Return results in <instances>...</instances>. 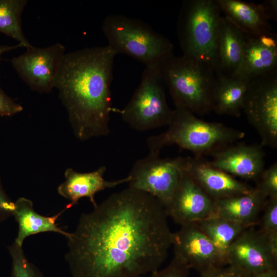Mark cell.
<instances>
[{"label":"cell","instance_id":"d6986e66","mask_svg":"<svg viewBox=\"0 0 277 277\" xmlns=\"http://www.w3.org/2000/svg\"><path fill=\"white\" fill-rule=\"evenodd\" d=\"M268 198L254 188L246 194L214 201V216L245 228L258 224Z\"/></svg>","mask_w":277,"mask_h":277},{"label":"cell","instance_id":"277c9868","mask_svg":"<svg viewBox=\"0 0 277 277\" xmlns=\"http://www.w3.org/2000/svg\"><path fill=\"white\" fill-rule=\"evenodd\" d=\"M175 107L200 115L212 111L216 81L213 68L184 55L172 54L160 66Z\"/></svg>","mask_w":277,"mask_h":277},{"label":"cell","instance_id":"d4e9b609","mask_svg":"<svg viewBox=\"0 0 277 277\" xmlns=\"http://www.w3.org/2000/svg\"><path fill=\"white\" fill-rule=\"evenodd\" d=\"M8 250L12 259L10 277H44L39 269L26 257L23 246L14 242Z\"/></svg>","mask_w":277,"mask_h":277},{"label":"cell","instance_id":"4316f807","mask_svg":"<svg viewBox=\"0 0 277 277\" xmlns=\"http://www.w3.org/2000/svg\"><path fill=\"white\" fill-rule=\"evenodd\" d=\"M255 187L268 198H277V163L263 171Z\"/></svg>","mask_w":277,"mask_h":277},{"label":"cell","instance_id":"7c38bea8","mask_svg":"<svg viewBox=\"0 0 277 277\" xmlns=\"http://www.w3.org/2000/svg\"><path fill=\"white\" fill-rule=\"evenodd\" d=\"M172 246L174 256L200 273L224 266L214 246L196 223L181 226L173 233Z\"/></svg>","mask_w":277,"mask_h":277},{"label":"cell","instance_id":"484cf974","mask_svg":"<svg viewBox=\"0 0 277 277\" xmlns=\"http://www.w3.org/2000/svg\"><path fill=\"white\" fill-rule=\"evenodd\" d=\"M263 211L258 230L268 240L277 238V198H268Z\"/></svg>","mask_w":277,"mask_h":277},{"label":"cell","instance_id":"9c48e42d","mask_svg":"<svg viewBox=\"0 0 277 277\" xmlns=\"http://www.w3.org/2000/svg\"><path fill=\"white\" fill-rule=\"evenodd\" d=\"M263 146L277 147V71L250 81L243 109Z\"/></svg>","mask_w":277,"mask_h":277},{"label":"cell","instance_id":"2e32d148","mask_svg":"<svg viewBox=\"0 0 277 277\" xmlns=\"http://www.w3.org/2000/svg\"><path fill=\"white\" fill-rule=\"evenodd\" d=\"M186 171L213 201L248 193L254 189L211 166L202 157H188Z\"/></svg>","mask_w":277,"mask_h":277},{"label":"cell","instance_id":"8fae6325","mask_svg":"<svg viewBox=\"0 0 277 277\" xmlns=\"http://www.w3.org/2000/svg\"><path fill=\"white\" fill-rule=\"evenodd\" d=\"M227 265L248 275L277 268V252L268 239L253 226L245 229L231 245Z\"/></svg>","mask_w":277,"mask_h":277},{"label":"cell","instance_id":"4fadbf2b","mask_svg":"<svg viewBox=\"0 0 277 277\" xmlns=\"http://www.w3.org/2000/svg\"><path fill=\"white\" fill-rule=\"evenodd\" d=\"M166 211L183 226L214 216V203L186 170Z\"/></svg>","mask_w":277,"mask_h":277},{"label":"cell","instance_id":"d6a6232c","mask_svg":"<svg viewBox=\"0 0 277 277\" xmlns=\"http://www.w3.org/2000/svg\"><path fill=\"white\" fill-rule=\"evenodd\" d=\"M249 277H277V268L249 275Z\"/></svg>","mask_w":277,"mask_h":277},{"label":"cell","instance_id":"f546056e","mask_svg":"<svg viewBox=\"0 0 277 277\" xmlns=\"http://www.w3.org/2000/svg\"><path fill=\"white\" fill-rule=\"evenodd\" d=\"M23 107L0 88V116H11L21 112Z\"/></svg>","mask_w":277,"mask_h":277},{"label":"cell","instance_id":"836d02e7","mask_svg":"<svg viewBox=\"0 0 277 277\" xmlns=\"http://www.w3.org/2000/svg\"><path fill=\"white\" fill-rule=\"evenodd\" d=\"M24 47V46L21 44H17L15 45L8 46V45H0V61L1 60L2 55L3 53L8 52L9 51L20 48Z\"/></svg>","mask_w":277,"mask_h":277},{"label":"cell","instance_id":"ac0fdd59","mask_svg":"<svg viewBox=\"0 0 277 277\" xmlns=\"http://www.w3.org/2000/svg\"><path fill=\"white\" fill-rule=\"evenodd\" d=\"M245 34L225 16L217 33L214 69L216 73L235 77L242 63Z\"/></svg>","mask_w":277,"mask_h":277},{"label":"cell","instance_id":"30bf717a","mask_svg":"<svg viewBox=\"0 0 277 277\" xmlns=\"http://www.w3.org/2000/svg\"><path fill=\"white\" fill-rule=\"evenodd\" d=\"M65 47L57 43L44 48L32 46L13 57L11 64L24 83L39 93H48L55 87Z\"/></svg>","mask_w":277,"mask_h":277},{"label":"cell","instance_id":"f1b7e54d","mask_svg":"<svg viewBox=\"0 0 277 277\" xmlns=\"http://www.w3.org/2000/svg\"><path fill=\"white\" fill-rule=\"evenodd\" d=\"M200 273V277H249V275L230 265L213 268Z\"/></svg>","mask_w":277,"mask_h":277},{"label":"cell","instance_id":"4dcf8cb0","mask_svg":"<svg viewBox=\"0 0 277 277\" xmlns=\"http://www.w3.org/2000/svg\"><path fill=\"white\" fill-rule=\"evenodd\" d=\"M14 208L15 202L7 195L0 181V222L12 216Z\"/></svg>","mask_w":277,"mask_h":277},{"label":"cell","instance_id":"7a4b0ae2","mask_svg":"<svg viewBox=\"0 0 277 277\" xmlns=\"http://www.w3.org/2000/svg\"><path fill=\"white\" fill-rule=\"evenodd\" d=\"M116 55L106 45L66 53L62 60L55 87L81 141L110 132V86Z\"/></svg>","mask_w":277,"mask_h":277},{"label":"cell","instance_id":"e575fe53","mask_svg":"<svg viewBox=\"0 0 277 277\" xmlns=\"http://www.w3.org/2000/svg\"><path fill=\"white\" fill-rule=\"evenodd\" d=\"M140 277H145V276H140Z\"/></svg>","mask_w":277,"mask_h":277},{"label":"cell","instance_id":"3957f363","mask_svg":"<svg viewBox=\"0 0 277 277\" xmlns=\"http://www.w3.org/2000/svg\"><path fill=\"white\" fill-rule=\"evenodd\" d=\"M167 130L147 140L149 153L160 154L165 146L176 145L202 157L222 149L243 138L245 133L239 129L197 118L190 111L175 107Z\"/></svg>","mask_w":277,"mask_h":277},{"label":"cell","instance_id":"52a82bcc","mask_svg":"<svg viewBox=\"0 0 277 277\" xmlns=\"http://www.w3.org/2000/svg\"><path fill=\"white\" fill-rule=\"evenodd\" d=\"M161 65L146 66L139 86L122 110H117L131 128L143 132L168 126L174 110L168 106Z\"/></svg>","mask_w":277,"mask_h":277},{"label":"cell","instance_id":"603a6c76","mask_svg":"<svg viewBox=\"0 0 277 277\" xmlns=\"http://www.w3.org/2000/svg\"><path fill=\"white\" fill-rule=\"evenodd\" d=\"M196 223L214 246L223 264L227 265L231 245L247 228L216 216Z\"/></svg>","mask_w":277,"mask_h":277},{"label":"cell","instance_id":"9a60e30c","mask_svg":"<svg viewBox=\"0 0 277 277\" xmlns=\"http://www.w3.org/2000/svg\"><path fill=\"white\" fill-rule=\"evenodd\" d=\"M277 36L273 31L245 34L243 56L235 77L250 81L276 70Z\"/></svg>","mask_w":277,"mask_h":277},{"label":"cell","instance_id":"1f68e13d","mask_svg":"<svg viewBox=\"0 0 277 277\" xmlns=\"http://www.w3.org/2000/svg\"><path fill=\"white\" fill-rule=\"evenodd\" d=\"M261 6L269 20H276L277 1L266 0L261 3Z\"/></svg>","mask_w":277,"mask_h":277},{"label":"cell","instance_id":"83f0119b","mask_svg":"<svg viewBox=\"0 0 277 277\" xmlns=\"http://www.w3.org/2000/svg\"><path fill=\"white\" fill-rule=\"evenodd\" d=\"M190 269L185 263L174 256L167 267L154 271L149 277H188Z\"/></svg>","mask_w":277,"mask_h":277},{"label":"cell","instance_id":"5b68a950","mask_svg":"<svg viewBox=\"0 0 277 277\" xmlns=\"http://www.w3.org/2000/svg\"><path fill=\"white\" fill-rule=\"evenodd\" d=\"M102 29L107 45L116 54H126L146 66L161 65L173 54V46L169 39L138 19L109 15L104 18Z\"/></svg>","mask_w":277,"mask_h":277},{"label":"cell","instance_id":"44dd1931","mask_svg":"<svg viewBox=\"0 0 277 277\" xmlns=\"http://www.w3.org/2000/svg\"><path fill=\"white\" fill-rule=\"evenodd\" d=\"M221 12L245 34H260L272 31L261 4L240 0H217Z\"/></svg>","mask_w":277,"mask_h":277},{"label":"cell","instance_id":"7402d4cb","mask_svg":"<svg viewBox=\"0 0 277 277\" xmlns=\"http://www.w3.org/2000/svg\"><path fill=\"white\" fill-rule=\"evenodd\" d=\"M249 82L216 73L212 111L221 115L240 116Z\"/></svg>","mask_w":277,"mask_h":277},{"label":"cell","instance_id":"6da1fadb","mask_svg":"<svg viewBox=\"0 0 277 277\" xmlns=\"http://www.w3.org/2000/svg\"><path fill=\"white\" fill-rule=\"evenodd\" d=\"M166 210L128 187L81 214L67 239L72 277H140L159 269L172 246Z\"/></svg>","mask_w":277,"mask_h":277},{"label":"cell","instance_id":"5bb4252c","mask_svg":"<svg viewBox=\"0 0 277 277\" xmlns=\"http://www.w3.org/2000/svg\"><path fill=\"white\" fill-rule=\"evenodd\" d=\"M209 164L231 175L258 180L264 170L265 153L260 144H232L212 154Z\"/></svg>","mask_w":277,"mask_h":277},{"label":"cell","instance_id":"e0dca14e","mask_svg":"<svg viewBox=\"0 0 277 277\" xmlns=\"http://www.w3.org/2000/svg\"><path fill=\"white\" fill-rule=\"evenodd\" d=\"M106 169V167L102 166L93 171L81 173L72 168L67 169L65 172V180L57 188L58 194L69 201L66 208L69 209L77 205L79 200L83 197L88 198L95 207L97 205L94 199L96 193L130 181L129 176L118 180L106 181L104 178Z\"/></svg>","mask_w":277,"mask_h":277},{"label":"cell","instance_id":"cb8c5ba5","mask_svg":"<svg viewBox=\"0 0 277 277\" xmlns=\"http://www.w3.org/2000/svg\"><path fill=\"white\" fill-rule=\"evenodd\" d=\"M27 0H0V32L12 37L26 48L31 47L22 28V15Z\"/></svg>","mask_w":277,"mask_h":277},{"label":"cell","instance_id":"ba28073f","mask_svg":"<svg viewBox=\"0 0 277 277\" xmlns=\"http://www.w3.org/2000/svg\"><path fill=\"white\" fill-rule=\"evenodd\" d=\"M187 159L180 156L161 158L159 154L149 153L133 165L128 175L129 187L152 195L167 211L186 170Z\"/></svg>","mask_w":277,"mask_h":277},{"label":"cell","instance_id":"ffe728a7","mask_svg":"<svg viewBox=\"0 0 277 277\" xmlns=\"http://www.w3.org/2000/svg\"><path fill=\"white\" fill-rule=\"evenodd\" d=\"M64 208L57 214L50 216L39 214L33 208L32 202L25 197H19L15 202L13 212L18 225V232L14 242L23 246L25 240L30 235L46 232H53L68 239L70 232H67L58 227L56 220L67 210Z\"/></svg>","mask_w":277,"mask_h":277},{"label":"cell","instance_id":"8992f818","mask_svg":"<svg viewBox=\"0 0 277 277\" xmlns=\"http://www.w3.org/2000/svg\"><path fill=\"white\" fill-rule=\"evenodd\" d=\"M221 13L217 0H187L183 2L177 23V34L183 55L214 69L216 39Z\"/></svg>","mask_w":277,"mask_h":277}]
</instances>
